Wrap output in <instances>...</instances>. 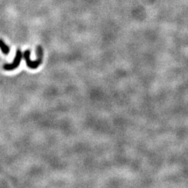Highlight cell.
I'll use <instances>...</instances> for the list:
<instances>
[{
    "mask_svg": "<svg viewBox=\"0 0 188 188\" xmlns=\"http://www.w3.org/2000/svg\"><path fill=\"white\" fill-rule=\"evenodd\" d=\"M36 52H37L38 59L36 61H32L30 58L31 52L29 50H27L24 52V58L26 61L27 66L31 69H36L38 66L42 64V60H43V48L41 46H38L37 50H36Z\"/></svg>",
    "mask_w": 188,
    "mask_h": 188,
    "instance_id": "6da1fadb",
    "label": "cell"
},
{
    "mask_svg": "<svg viewBox=\"0 0 188 188\" xmlns=\"http://www.w3.org/2000/svg\"><path fill=\"white\" fill-rule=\"evenodd\" d=\"M22 55H23L20 50H17L16 54H15V57L13 63L4 64L3 66V68L5 70H6V71H11V70H13L17 68H18L21 63V61H22Z\"/></svg>",
    "mask_w": 188,
    "mask_h": 188,
    "instance_id": "7a4b0ae2",
    "label": "cell"
},
{
    "mask_svg": "<svg viewBox=\"0 0 188 188\" xmlns=\"http://www.w3.org/2000/svg\"><path fill=\"white\" fill-rule=\"evenodd\" d=\"M0 49H1V52H2L4 55H8L10 52V47L8 46L5 43V42L3 41L2 39L0 38Z\"/></svg>",
    "mask_w": 188,
    "mask_h": 188,
    "instance_id": "3957f363",
    "label": "cell"
}]
</instances>
